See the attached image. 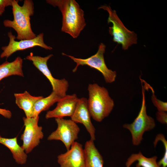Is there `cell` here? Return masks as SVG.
I'll use <instances>...</instances> for the list:
<instances>
[{
	"label": "cell",
	"mask_w": 167,
	"mask_h": 167,
	"mask_svg": "<svg viewBox=\"0 0 167 167\" xmlns=\"http://www.w3.org/2000/svg\"><path fill=\"white\" fill-rule=\"evenodd\" d=\"M15 103L19 108L23 109L27 118L33 117L35 103L43 98L42 96H33L27 91L22 93L14 94Z\"/></svg>",
	"instance_id": "14"
},
{
	"label": "cell",
	"mask_w": 167,
	"mask_h": 167,
	"mask_svg": "<svg viewBox=\"0 0 167 167\" xmlns=\"http://www.w3.org/2000/svg\"><path fill=\"white\" fill-rule=\"evenodd\" d=\"M57 128L48 137L49 140H59L62 142L67 150L78 138L80 128L71 119L55 118Z\"/></svg>",
	"instance_id": "8"
},
{
	"label": "cell",
	"mask_w": 167,
	"mask_h": 167,
	"mask_svg": "<svg viewBox=\"0 0 167 167\" xmlns=\"http://www.w3.org/2000/svg\"><path fill=\"white\" fill-rule=\"evenodd\" d=\"M105 48L106 46L104 43H101L96 53L85 59L76 58L64 53L62 54L69 57L76 63V66L72 70L73 72L76 71L80 66H87L100 71L103 75L105 82L111 83L115 80L117 73L115 71L109 69L106 65L104 55Z\"/></svg>",
	"instance_id": "5"
},
{
	"label": "cell",
	"mask_w": 167,
	"mask_h": 167,
	"mask_svg": "<svg viewBox=\"0 0 167 167\" xmlns=\"http://www.w3.org/2000/svg\"><path fill=\"white\" fill-rule=\"evenodd\" d=\"M48 4L57 7L62 15L61 31L74 38L79 36L86 24L84 13L75 0H47Z\"/></svg>",
	"instance_id": "1"
},
{
	"label": "cell",
	"mask_w": 167,
	"mask_h": 167,
	"mask_svg": "<svg viewBox=\"0 0 167 167\" xmlns=\"http://www.w3.org/2000/svg\"><path fill=\"white\" fill-rule=\"evenodd\" d=\"M0 114L7 118H10L12 116L11 112L6 109L0 108Z\"/></svg>",
	"instance_id": "23"
},
{
	"label": "cell",
	"mask_w": 167,
	"mask_h": 167,
	"mask_svg": "<svg viewBox=\"0 0 167 167\" xmlns=\"http://www.w3.org/2000/svg\"><path fill=\"white\" fill-rule=\"evenodd\" d=\"M39 119V116L23 118L25 129L21 137L23 142L21 147L26 154L38 146L44 137L42 128L38 125Z\"/></svg>",
	"instance_id": "9"
},
{
	"label": "cell",
	"mask_w": 167,
	"mask_h": 167,
	"mask_svg": "<svg viewBox=\"0 0 167 167\" xmlns=\"http://www.w3.org/2000/svg\"><path fill=\"white\" fill-rule=\"evenodd\" d=\"M43 33H40L34 38L30 40H24L17 41L15 35H13L10 31L8 33L7 36L9 38L8 45L2 47V52L0 54L1 58H7L15 52L23 50L35 46H39L46 50H51L53 48L46 45L44 41Z\"/></svg>",
	"instance_id": "10"
},
{
	"label": "cell",
	"mask_w": 167,
	"mask_h": 167,
	"mask_svg": "<svg viewBox=\"0 0 167 167\" xmlns=\"http://www.w3.org/2000/svg\"><path fill=\"white\" fill-rule=\"evenodd\" d=\"M157 157L155 156L148 158L143 156L141 152L132 154L126 163V167H130L135 161L138 162L136 167H163L159 166L156 161Z\"/></svg>",
	"instance_id": "18"
},
{
	"label": "cell",
	"mask_w": 167,
	"mask_h": 167,
	"mask_svg": "<svg viewBox=\"0 0 167 167\" xmlns=\"http://www.w3.org/2000/svg\"><path fill=\"white\" fill-rule=\"evenodd\" d=\"M141 80L144 83V86L150 89L152 92V101L155 106L157 108L158 111L166 112L167 111V103L157 99L154 93L153 88L143 80Z\"/></svg>",
	"instance_id": "20"
},
{
	"label": "cell",
	"mask_w": 167,
	"mask_h": 167,
	"mask_svg": "<svg viewBox=\"0 0 167 167\" xmlns=\"http://www.w3.org/2000/svg\"><path fill=\"white\" fill-rule=\"evenodd\" d=\"M12 0H0V16H2L5 11L6 7L12 6Z\"/></svg>",
	"instance_id": "22"
},
{
	"label": "cell",
	"mask_w": 167,
	"mask_h": 167,
	"mask_svg": "<svg viewBox=\"0 0 167 167\" xmlns=\"http://www.w3.org/2000/svg\"><path fill=\"white\" fill-rule=\"evenodd\" d=\"M142 100L139 112L132 123H126L123 126L130 132L133 144L135 146L138 145L141 143L145 132L152 130L156 126L154 119L147 114L144 89L142 84Z\"/></svg>",
	"instance_id": "6"
},
{
	"label": "cell",
	"mask_w": 167,
	"mask_h": 167,
	"mask_svg": "<svg viewBox=\"0 0 167 167\" xmlns=\"http://www.w3.org/2000/svg\"><path fill=\"white\" fill-rule=\"evenodd\" d=\"M61 98L55 92L52 91L48 96L43 97L39 100L35 104L32 117L39 116L41 112L49 109L55 103L58 102Z\"/></svg>",
	"instance_id": "19"
},
{
	"label": "cell",
	"mask_w": 167,
	"mask_h": 167,
	"mask_svg": "<svg viewBox=\"0 0 167 167\" xmlns=\"http://www.w3.org/2000/svg\"><path fill=\"white\" fill-rule=\"evenodd\" d=\"M91 115L88 108L87 99L85 97L79 98L76 108L71 119L76 123L83 124L89 133L91 139H95V129L91 120Z\"/></svg>",
	"instance_id": "13"
},
{
	"label": "cell",
	"mask_w": 167,
	"mask_h": 167,
	"mask_svg": "<svg viewBox=\"0 0 167 167\" xmlns=\"http://www.w3.org/2000/svg\"><path fill=\"white\" fill-rule=\"evenodd\" d=\"M88 89V105L91 117L95 121L101 122L112 111L114 106L113 101L107 89L96 84H89Z\"/></svg>",
	"instance_id": "3"
},
{
	"label": "cell",
	"mask_w": 167,
	"mask_h": 167,
	"mask_svg": "<svg viewBox=\"0 0 167 167\" xmlns=\"http://www.w3.org/2000/svg\"><path fill=\"white\" fill-rule=\"evenodd\" d=\"M0 143L9 149L17 163L22 165L26 163L27 157V154L22 147L18 144L17 137L7 138L0 135Z\"/></svg>",
	"instance_id": "16"
},
{
	"label": "cell",
	"mask_w": 167,
	"mask_h": 167,
	"mask_svg": "<svg viewBox=\"0 0 167 167\" xmlns=\"http://www.w3.org/2000/svg\"><path fill=\"white\" fill-rule=\"evenodd\" d=\"M23 60L17 57L11 62L6 61L0 65V81L2 79L12 75L24 77L22 70Z\"/></svg>",
	"instance_id": "17"
},
{
	"label": "cell",
	"mask_w": 167,
	"mask_h": 167,
	"mask_svg": "<svg viewBox=\"0 0 167 167\" xmlns=\"http://www.w3.org/2000/svg\"><path fill=\"white\" fill-rule=\"evenodd\" d=\"M53 56L50 54L45 57L33 55L32 53L26 57V59L32 62V64L49 80L52 87L53 91L61 98L66 95L69 86L68 81L65 78L56 79L53 77L49 69L47 62Z\"/></svg>",
	"instance_id": "7"
},
{
	"label": "cell",
	"mask_w": 167,
	"mask_h": 167,
	"mask_svg": "<svg viewBox=\"0 0 167 167\" xmlns=\"http://www.w3.org/2000/svg\"><path fill=\"white\" fill-rule=\"evenodd\" d=\"M79 99L75 94L66 95L57 102V106L54 109L47 112L46 118L71 117L75 110Z\"/></svg>",
	"instance_id": "12"
},
{
	"label": "cell",
	"mask_w": 167,
	"mask_h": 167,
	"mask_svg": "<svg viewBox=\"0 0 167 167\" xmlns=\"http://www.w3.org/2000/svg\"><path fill=\"white\" fill-rule=\"evenodd\" d=\"M99 9H103L108 13V24L112 23L113 25L109 27V34L113 36V41L122 45V49H127L133 44L137 43V35L134 32L128 29L118 16L116 11L113 10L109 6L103 5Z\"/></svg>",
	"instance_id": "4"
},
{
	"label": "cell",
	"mask_w": 167,
	"mask_h": 167,
	"mask_svg": "<svg viewBox=\"0 0 167 167\" xmlns=\"http://www.w3.org/2000/svg\"><path fill=\"white\" fill-rule=\"evenodd\" d=\"M11 6L13 20H5L4 26L13 29L17 33L16 38L19 41L35 38L37 36L33 32L30 23V17L34 13L32 1L24 0L23 5L20 6L18 1L12 0Z\"/></svg>",
	"instance_id": "2"
},
{
	"label": "cell",
	"mask_w": 167,
	"mask_h": 167,
	"mask_svg": "<svg viewBox=\"0 0 167 167\" xmlns=\"http://www.w3.org/2000/svg\"><path fill=\"white\" fill-rule=\"evenodd\" d=\"M157 121L163 124L167 123V113L166 112L158 111L156 113Z\"/></svg>",
	"instance_id": "21"
},
{
	"label": "cell",
	"mask_w": 167,
	"mask_h": 167,
	"mask_svg": "<svg viewBox=\"0 0 167 167\" xmlns=\"http://www.w3.org/2000/svg\"><path fill=\"white\" fill-rule=\"evenodd\" d=\"M84 150L86 167H103V157L96 148L94 141L90 139L87 141Z\"/></svg>",
	"instance_id": "15"
},
{
	"label": "cell",
	"mask_w": 167,
	"mask_h": 167,
	"mask_svg": "<svg viewBox=\"0 0 167 167\" xmlns=\"http://www.w3.org/2000/svg\"><path fill=\"white\" fill-rule=\"evenodd\" d=\"M58 162L61 167H86L82 145L75 141L66 152L58 156Z\"/></svg>",
	"instance_id": "11"
}]
</instances>
